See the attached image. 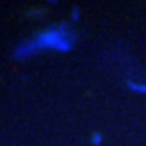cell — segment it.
I'll use <instances>...</instances> for the list:
<instances>
[{"label":"cell","instance_id":"277c9868","mask_svg":"<svg viewBox=\"0 0 146 146\" xmlns=\"http://www.w3.org/2000/svg\"><path fill=\"white\" fill-rule=\"evenodd\" d=\"M78 16H80V8L75 7L73 8V21H78Z\"/></svg>","mask_w":146,"mask_h":146},{"label":"cell","instance_id":"7a4b0ae2","mask_svg":"<svg viewBox=\"0 0 146 146\" xmlns=\"http://www.w3.org/2000/svg\"><path fill=\"white\" fill-rule=\"evenodd\" d=\"M127 89L131 93L138 94V96H146V83H140V81H127Z\"/></svg>","mask_w":146,"mask_h":146},{"label":"cell","instance_id":"6da1fadb","mask_svg":"<svg viewBox=\"0 0 146 146\" xmlns=\"http://www.w3.org/2000/svg\"><path fill=\"white\" fill-rule=\"evenodd\" d=\"M76 39L78 37H76L75 31H72V28L68 25H65V23L54 25V26H49L36 33L34 36L28 37L25 41H21L13 50V57L18 60H25V58H29L42 52L67 54L75 47Z\"/></svg>","mask_w":146,"mask_h":146},{"label":"cell","instance_id":"3957f363","mask_svg":"<svg viewBox=\"0 0 146 146\" xmlns=\"http://www.w3.org/2000/svg\"><path fill=\"white\" fill-rule=\"evenodd\" d=\"M102 143H104V136L101 135V133H93V136H91V145L93 146H102Z\"/></svg>","mask_w":146,"mask_h":146}]
</instances>
